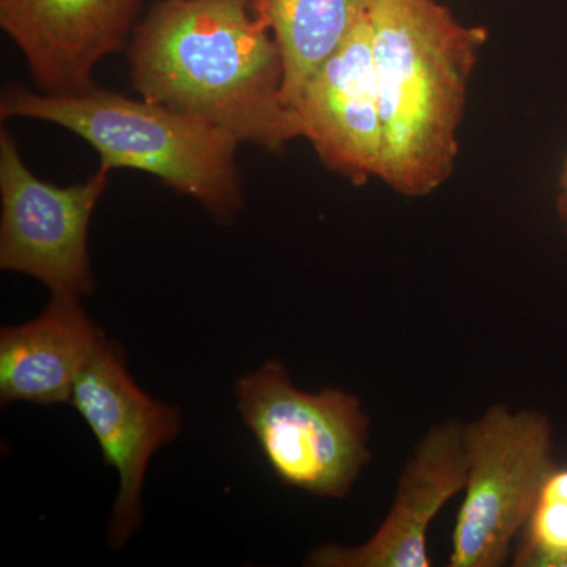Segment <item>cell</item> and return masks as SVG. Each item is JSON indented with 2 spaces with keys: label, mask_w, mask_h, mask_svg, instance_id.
Instances as JSON below:
<instances>
[{
  "label": "cell",
  "mask_w": 567,
  "mask_h": 567,
  "mask_svg": "<svg viewBox=\"0 0 567 567\" xmlns=\"http://www.w3.org/2000/svg\"><path fill=\"white\" fill-rule=\"evenodd\" d=\"M142 99L212 123L240 144L282 151L298 134L281 51L251 0H162L130 47Z\"/></svg>",
  "instance_id": "6da1fadb"
},
{
  "label": "cell",
  "mask_w": 567,
  "mask_h": 567,
  "mask_svg": "<svg viewBox=\"0 0 567 567\" xmlns=\"http://www.w3.org/2000/svg\"><path fill=\"white\" fill-rule=\"evenodd\" d=\"M383 122L379 178L404 196L453 173L466 87L487 31L436 0H374L368 13Z\"/></svg>",
  "instance_id": "7a4b0ae2"
},
{
  "label": "cell",
  "mask_w": 567,
  "mask_h": 567,
  "mask_svg": "<svg viewBox=\"0 0 567 567\" xmlns=\"http://www.w3.org/2000/svg\"><path fill=\"white\" fill-rule=\"evenodd\" d=\"M0 117L51 122L78 134L99 152L102 169L155 175L174 192L197 200L219 224L244 207L237 164L240 142L212 123L163 104L106 89L51 95L24 85L7 87Z\"/></svg>",
  "instance_id": "3957f363"
},
{
  "label": "cell",
  "mask_w": 567,
  "mask_h": 567,
  "mask_svg": "<svg viewBox=\"0 0 567 567\" xmlns=\"http://www.w3.org/2000/svg\"><path fill=\"white\" fill-rule=\"evenodd\" d=\"M238 412L284 486L342 499L371 461V424L358 395L298 390L286 365L268 360L235 382Z\"/></svg>",
  "instance_id": "277c9868"
},
{
  "label": "cell",
  "mask_w": 567,
  "mask_h": 567,
  "mask_svg": "<svg viewBox=\"0 0 567 567\" xmlns=\"http://www.w3.org/2000/svg\"><path fill=\"white\" fill-rule=\"evenodd\" d=\"M466 483L451 537V567H502L513 558L554 461V427L536 410L498 404L464 427Z\"/></svg>",
  "instance_id": "5b68a950"
},
{
  "label": "cell",
  "mask_w": 567,
  "mask_h": 567,
  "mask_svg": "<svg viewBox=\"0 0 567 567\" xmlns=\"http://www.w3.org/2000/svg\"><path fill=\"white\" fill-rule=\"evenodd\" d=\"M107 182L110 171L102 167L65 188L43 182L22 159L13 134L0 130V268L35 278L52 295H91L89 226Z\"/></svg>",
  "instance_id": "8992f818"
},
{
  "label": "cell",
  "mask_w": 567,
  "mask_h": 567,
  "mask_svg": "<svg viewBox=\"0 0 567 567\" xmlns=\"http://www.w3.org/2000/svg\"><path fill=\"white\" fill-rule=\"evenodd\" d=\"M70 404L91 429L106 465L117 473L107 546L122 550L141 528L148 464L159 447L177 439L181 410L144 393L126 369L122 347L110 339L78 377Z\"/></svg>",
  "instance_id": "52a82bcc"
},
{
  "label": "cell",
  "mask_w": 567,
  "mask_h": 567,
  "mask_svg": "<svg viewBox=\"0 0 567 567\" xmlns=\"http://www.w3.org/2000/svg\"><path fill=\"white\" fill-rule=\"evenodd\" d=\"M292 112L324 167L354 185L379 177L383 122L368 14L309 78Z\"/></svg>",
  "instance_id": "ba28073f"
},
{
  "label": "cell",
  "mask_w": 567,
  "mask_h": 567,
  "mask_svg": "<svg viewBox=\"0 0 567 567\" xmlns=\"http://www.w3.org/2000/svg\"><path fill=\"white\" fill-rule=\"evenodd\" d=\"M465 424L432 425L406 461L390 511L360 546L324 544L306 558L312 567H429L432 522L466 483Z\"/></svg>",
  "instance_id": "9c48e42d"
},
{
  "label": "cell",
  "mask_w": 567,
  "mask_h": 567,
  "mask_svg": "<svg viewBox=\"0 0 567 567\" xmlns=\"http://www.w3.org/2000/svg\"><path fill=\"white\" fill-rule=\"evenodd\" d=\"M142 0H0V25L20 48L41 92L93 87V70L121 50Z\"/></svg>",
  "instance_id": "30bf717a"
},
{
  "label": "cell",
  "mask_w": 567,
  "mask_h": 567,
  "mask_svg": "<svg viewBox=\"0 0 567 567\" xmlns=\"http://www.w3.org/2000/svg\"><path fill=\"white\" fill-rule=\"evenodd\" d=\"M81 298L52 295L31 322L0 330V401L70 404L78 377L107 341Z\"/></svg>",
  "instance_id": "8fae6325"
},
{
  "label": "cell",
  "mask_w": 567,
  "mask_h": 567,
  "mask_svg": "<svg viewBox=\"0 0 567 567\" xmlns=\"http://www.w3.org/2000/svg\"><path fill=\"white\" fill-rule=\"evenodd\" d=\"M374 0H251L281 51L282 93L292 111L315 71L349 37Z\"/></svg>",
  "instance_id": "7c38bea8"
},
{
  "label": "cell",
  "mask_w": 567,
  "mask_h": 567,
  "mask_svg": "<svg viewBox=\"0 0 567 567\" xmlns=\"http://www.w3.org/2000/svg\"><path fill=\"white\" fill-rule=\"evenodd\" d=\"M517 567H567V465L547 473L513 554Z\"/></svg>",
  "instance_id": "4fadbf2b"
},
{
  "label": "cell",
  "mask_w": 567,
  "mask_h": 567,
  "mask_svg": "<svg viewBox=\"0 0 567 567\" xmlns=\"http://www.w3.org/2000/svg\"><path fill=\"white\" fill-rule=\"evenodd\" d=\"M558 213L566 226L567 233V156L563 166L561 178H559Z\"/></svg>",
  "instance_id": "5bb4252c"
}]
</instances>
